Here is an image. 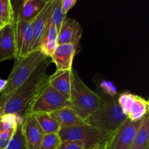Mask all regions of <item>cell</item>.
<instances>
[{"mask_svg": "<svg viewBox=\"0 0 149 149\" xmlns=\"http://www.w3.org/2000/svg\"><path fill=\"white\" fill-rule=\"evenodd\" d=\"M47 58L34 71L31 77L19 87L14 94L0 106V115L14 113L23 118L28 108L39 92L49 84L47 69L49 65Z\"/></svg>", "mask_w": 149, "mask_h": 149, "instance_id": "6da1fadb", "label": "cell"}, {"mask_svg": "<svg viewBox=\"0 0 149 149\" xmlns=\"http://www.w3.org/2000/svg\"><path fill=\"white\" fill-rule=\"evenodd\" d=\"M47 58L39 49L15 59L7 84L0 95V106H2L20 87L32 76L38 67Z\"/></svg>", "mask_w": 149, "mask_h": 149, "instance_id": "7a4b0ae2", "label": "cell"}, {"mask_svg": "<svg viewBox=\"0 0 149 149\" xmlns=\"http://www.w3.org/2000/svg\"><path fill=\"white\" fill-rule=\"evenodd\" d=\"M69 102L71 109L84 121L103 103L101 96L90 90L74 68L71 70Z\"/></svg>", "mask_w": 149, "mask_h": 149, "instance_id": "3957f363", "label": "cell"}, {"mask_svg": "<svg viewBox=\"0 0 149 149\" xmlns=\"http://www.w3.org/2000/svg\"><path fill=\"white\" fill-rule=\"evenodd\" d=\"M100 96L103 100L101 106L90 114L84 122L94 127L112 133L125 122L127 117L119 104V95L113 97L104 94Z\"/></svg>", "mask_w": 149, "mask_h": 149, "instance_id": "277c9868", "label": "cell"}, {"mask_svg": "<svg viewBox=\"0 0 149 149\" xmlns=\"http://www.w3.org/2000/svg\"><path fill=\"white\" fill-rule=\"evenodd\" d=\"M112 133L99 130L85 123L61 128L58 135L61 141H81L84 143V149H88L109 141Z\"/></svg>", "mask_w": 149, "mask_h": 149, "instance_id": "5b68a950", "label": "cell"}, {"mask_svg": "<svg viewBox=\"0 0 149 149\" xmlns=\"http://www.w3.org/2000/svg\"><path fill=\"white\" fill-rule=\"evenodd\" d=\"M66 106H71L69 100L48 84L35 97L25 116L42 113H50Z\"/></svg>", "mask_w": 149, "mask_h": 149, "instance_id": "8992f818", "label": "cell"}, {"mask_svg": "<svg viewBox=\"0 0 149 149\" xmlns=\"http://www.w3.org/2000/svg\"><path fill=\"white\" fill-rule=\"evenodd\" d=\"M118 102L124 113L130 120H141L148 113V101L139 95L125 92L119 94Z\"/></svg>", "mask_w": 149, "mask_h": 149, "instance_id": "52a82bcc", "label": "cell"}, {"mask_svg": "<svg viewBox=\"0 0 149 149\" xmlns=\"http://www.w3.org/2000/svg\"><path fill=\"white\" fill-rule=\"evenodd\" d=\"M143 119L132 121L127 119L125 122L111 134L107 149H130Z\"/></svg>", "mask_w": 149, "mask_h": 149, "instance_id": "ba28073f", "label": "cell"}, {"mask_svg": "<svg viewBox=\"0 0 149 149\" xmlns=\"http://www.w3.org/2000/svg\"><path fill=\"white\" fill-rule=\"evenodd\" d=\"M55 1L56 0H49L47 2L40 13L31 21L33 37L30 52L39 49L42 36L51 23V16Z\"/></svg>", "mask_w": 149, "mask_h": 149, "instance_id": "9c48e42d", "label": "cell"}, {"mask_svg": "<svg viewBox=\"0 0 149 149\" xmlns=\"http://www.w3.org/2000/svg\"><path fill=\"white\" fill-rule=\"evenodd\" d=\"M14 30L16 43V57L15 59H19L30 53L33 37L31 22L17 18L15 20Z\"/></svg>", "mask_w": 149, "mask_h": 149, "instance_id": "30bf717a", "label": "cell"}, {"mask_svg": "<svg viewBox=\"0 0 149 149\" xmlns=\"http://www.w3.org/2000/svg\"><path fill=\"white\" fill-rule=\"evenodd\" d=\"M23 136L26 149H39L44 132L36 122L33 114H28L23 118Z\"/></svg>", "mask_w": 149, "mask_h": 149, "instance_id": "8fae6325", "label": "cell"}, {"mask_svg": "<svg viewBox=\"0 0 149 149\" xmlns=\"http://www.w3.org/2000/svg\"><path fill=\"white\" fill-rule=\"evenodd\" d=\"M81 34L82 29L79 23L74 18H65L58 31V45L72 44L78 48Z\"/></svg>", "mask_w": 149, "mask_h": 149, "instance_id": "7c38bea8", "label": "cell"}, {"mask_svg": "<svg viewBox=\"0 0 149 149\" xmlns=\"http://www.w3.org/2000/svg\"><path fill=\"white\" fill-rule=\"evenodd\" d=\"M78 48L72 44L58 45L52 56L51 61L56 65L58 71H71L73 68V61Z\"/></svg>", "mask_w": 149, "mask_h": 149, "instance_id": "4fadbf2b", "label": "cell"}, {"mask_svg": "<svg viewBox=\"0 0 149 149\" xmlns=\"http://www.w3.org/2000/svg\"><path fill=\"white\" fill-rule=\"evenodd\" d=\"M16 43L14 24L4 25L0 30V62L15 58Z\"/></svg>", "mask_w": 149, "mask_h": 149, "instance_id": "5bb4252c", "label": "cell"}, {"mask_svg": "<svg viewBox=\"0 0 149 149\" xmlns=\"http://www.w3.org/2000/svg\"><path fill=\"white\" fill-rule=\"evenodd\" d=\"M71 71H58L49 76V85L69 100L71 94Z\"/></svg>", "mask_w": 149, "mask_h": 149, "instance_id": "9a60e30c", "label": "cell"}, {"mask_svg": "<svg viewBox=\"0 0 149 149\" xmlns=\"http://www.w3.org/2000/svg\"><path fill=\"white\" fill-rule=\"evenodd\" d=\"M49 114L58 122L61 128L85 124L84 120L78 116V114L71 109V106L61 108Z\"/></svg>", "mask_w": 149, "mask_h": 149, "instance_id": "2e32d148", "label": "cell"}, {"mask_svg": "<svg viewBox=\"0 0 149 149\" xmlns=\"http://www.w3.org/2000/svg\"><path fill=\"white\" fill-rule=\"evenodd\" d=\"M58 31L56 27L50 23L47 30L42 36L39 49L47 58H50L58 46Z\"/></svg>", "mask_w": 149, "mask_h": 149, "instance_id": "e0dca14e", "label": "cell"}, {"mask_svg": "<svg viewBox=\"0 0 149 149\" xmlns=\"http://www.w3.org/2000/svg\"><path fill=\"white\" fill-rule=\"evenodd\" d=\"M47 2L44 0H28L23 4L17 18L27 22H31L40 13Z\"/></svg>", "mask_w": 149, "mask_h": 149, "instance_id": "ac0fdd59", "label": "cell"}, {"mask_svg": "<svg viewBox=\"0 0 149 149\" xmlns=\"http://www.w3.org/2000/svg\"><path fill=\"white\" fill-rule=\"evenodd\" d=\"M149 147V113L144 116L138 130L130 149H148Z\"/></svg>", "mask_w": 149, "mask_h": 149, "instance_id": "d6986e66", "label": "cell"}, {"mask_svg": "<svg viewBox=\"0 0 149 149\" xmlns=\"http://www.w3.org/2000/svg\"><path fill=\"white\" fill-rule=\"evenodd\" d=\"M33 115L44 133H58L61 127L49 113H42Z\"/></svg>", "mask_w": 149, "mask_h": 149, "instance_id": "ffe728a7", "label": "cell"}, {"mask_svg": "<svg viewBox=\"0 0 149 149\" xmlns=\"http://www.w3.org/2000/svg\"><path fill=\"white\" fill-rule=\"evenodd\" d=\"M23 122V118L14 113H4L0 115V133H5L15 130Z\"/></svg>", "mask_w": 149, "mask_h": 149, "instance_id": "44dd1931", "label": "cell"}, {"mask_svg": "<svg viewBox=\"0 0 149 149\" xmlns=\"http://www.w3.org/2000/svg\"><path fill=\"white\" fill-rule=\"evenodd\" d=\"M15 20L11 0H0V20L4 25H13Z\"/></svg>", "mask_w": 149, "mask_h": 149, "instance_id": "7402d4cb", "label": "cell"}, {"mask_svg": "<svg viewBox=\"0 0 149 149\" xmlns=\"http://www.w3.org/2000/svg\"><path fill=\"white\" fill-rule=\"evenodd\" d=\"M65 18L66 15L63 13L62 9V0H56L51 16V23L56 27L58 31Z\"/></svg>", "mask_w": 149, "mask_h": 149, "instance_id": "603a6c76", "label": "cell"}, {"mask_svg": "<svg viewBox=\"0 0 149 149\" xmlns=\"http://www.w3.org/2000/svg\"><path fill=\"white\" fill-rule=\"evenodd\" d=\"M22 123L17 127L13 138L5 149H26Z\"/></svg>", "mask_w": 149, "mask_h": 149, "instance_id": "cb8c5ba5", "label": "cell"}, {"mask_svg": "<svg viewBox=\"0 0 149 149\" xmlns=\"http://www.w3.org/2000/svg\"><path fill=\"white\" fill-rule=\"evenodd\" d=\"M61 143L58 133L44 134L39 149H58Z\"/></svg>", "mask_w": 149, "mask_h": 149, "instance_id": "d4e9b609", "label": "cell"}, {"mask_svg": "<svg viewBox=\"0 0 149 149\" xmlns=\"http://www.w3.org/2000/svg\"><path fill=\"white\" fill-rule=\"evenodd\" d=\"M58 149H84V145L81 141H61Z\"/></svg>", "mask_w": 149, "mask_h": 149, "instance_id": "484cf974", "label": "cell"}, {"mask_svg": "<svg viewBox=\"0 0 149 149\" xmlns=\"http://www.w3.org/2000/svg\"><path fill=\"white\" fill-rule=\"evenodd\" d=\"M77 1V0H62V9L65 15L75 5Z\"/></svg>", "mask_w": 149, "mask_h": 149, "instance_id": "4316f807", "label": "cell"}, {"mask_svg": "<svg viewBox=\"0 0 149 149\" xmlns=\"http://www.w3.org/2000/svg\"><path fill=\"white\" fill-rule=\"evenodd\" d=\"M108 145H109V141L106 143H103L100 144V145H97L96 146L93 147V148H90L88 149H107Z\"/></svg>", "mask_w": 149, "mask_h": 149, "instance_id": "83f0119b", "label": "cell"}, {"mask_svg": "<svg viewBox=\"0 0 149 149\" xmlns=\"http://www.w3.org/2000/svg\"><path fill=\"white\" fill-rule=\"evenodd\" d=\"M6 84H7V80L0 79V93H1L4 90Z\"/></svg>", "mask_w": 149, "mask_h": 149, "instance_id": "f1b7e54d", "label": "cell"}, {"mask_svg": "<svg viewBox=\"0 0 149 149\" xmlns=\"http://www.w3.org/2000/svg\"><path fill=\"white\" fill-rule=\"evenodd\" d=\"M27 1H28V0H23V4H24V3H26Z\"/></svg>", "mask_w": 149, "mask_h": 149, "instance_id": "f546056e", "label": "cell"}, {"mask_svg": "<svg viewBox=\"0 0 149 149\" xmlns=\"http://www.w3.org/2000/svg\"><path fill=\"white\" fill-rule=\"evenodd\" d=\"M0 25H2V26H4V25L3 24V23H2V22H1V20H0Z\"/></svg>", "mask_w": 149, "mask_h": 149, "instance_id": "4dcf8cb0", "label": "cell"}, {"mask_svg": "<svg viewBox=\"0 0 149 149\" xmlns=\"http://www.w3.org/2000/svg\"><path fill=\"white\" fill-rule=\"evenodd\" d=\"M3 26H2V25H0V30H1V28H2Z\"/></svg>", "mask_w": 149, "mask_h": 149, "instance_id": "1f68e13d", "label": "cell"}, {"mask_svg": "<svg viewBox=\"0 0 149 149\" xmlns=\"http://www.w3.org/2000/svg\"><path fill=\"white\" fill-rule=\"evenodd\" d=\"M44 1H45V2H48V1H49V0H44Z\"/></svg>", "mask_w": 149, "mask_h": 149, "instance_id": "d6a6232c", "label": "cell"}]
</instances>
